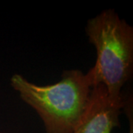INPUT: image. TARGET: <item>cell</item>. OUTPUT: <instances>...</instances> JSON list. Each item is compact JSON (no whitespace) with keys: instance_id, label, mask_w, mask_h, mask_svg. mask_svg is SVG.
Instances as JSON below:
<instances>
[{"instance_id":"cell-3","label":"cell","mask_w":133,"mask_h":133,"mask_svg":"<svg viewBox=\"0 0 133 133\" xmlns=\"http://www.w3.org/2000/svg\"><path fill=\"white\" fill-rule=\"evenodd\" d=\"M124 98V95L122 99L112 100L102 84L92 87L85 111L73 133H112L120 127Z\"/></svg>"},{"instance_id":"cell-2","label":"cell","mask_w":133,"mask_h":133,"mask_svg":"<svg viewBox=\"0 0 133 133\" xmlns=\"http://www.w3.org/2000/svg\"><path fill=\"white\" fill-rule=\"evenodd\" d=\"M86 34L97 54L87 72L93 87L102 84L112 99H122L121 90L132 75V27L108 9L87 21Z\"/></svg>"},{"instance_id":"cell-1","label":"cell","mask_w":133,"mask_h":133,"mask_svg":"<svg viewBox=\"0 0 133 133\" xmlns=\"http://www.w3.org/2000/svg\"><path fill=\"white\" fill-rule=\"evenodd\" d=\"M10 86L38 114L46 133H73L81 121L93 87L91 76L68 70L55 84L38 85L20 74L10 78Z\"/></svg>"},{"instance_id":"cell-4","label":"cell","mask_w":133,"mask_h":133,"mask_svg":"<svg viewBox=\"0 0 133 133\" xmlns=\"http://www.w3.org/2000/svg\"><path fill=\"white\" fill-rule=\"evenodd\" d=\"M132 96L128 97L127 98L125 97L124 104L123 109L126 112V114L128 116L129 121V132L133 133L132 132Z\"/></svg>"},{"instance_id":"cell-5","label":"cell","mask_w":133,"mask_h":133,"mask_svg":"<svg viewBox=\"0 0 133 133\" xmlns=\"http://www.w3.org/2000/svg\"><path fill=\"white\" fill-rule=\"evenodd\" d=\"M0 133H2V132H0Z\"/></svg>"}]
</instances>
